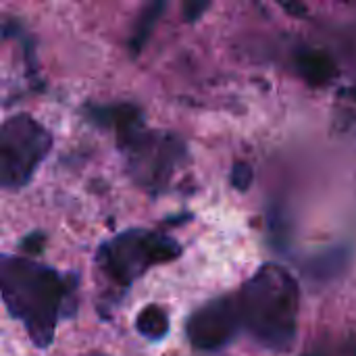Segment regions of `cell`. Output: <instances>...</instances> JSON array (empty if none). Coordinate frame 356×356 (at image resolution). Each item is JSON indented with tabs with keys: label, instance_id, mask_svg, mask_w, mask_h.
<instances>
[{
	"label": "cell",
	"instance_id": "10",
	"mask_svg": "<svg viewBox=\"0 0 356 356\" xmlns=\"http://www.w3.org/2000/svg\"><path fill=\"white\" fill-rule=\"evenodd\" d=\"M302 356H356V340L348 338L344 342H334L327 346H319L313 348L309 353H305Z\"/></svg>",
	"mask_w": 356,
	"mask_h": 356
},
{
	"label": "cell",
	"instance_id": "2",
	"mask_svg": "<svg viewBox=\"0 0 356 356\" xmlns=\"http://www.w3.org/2000/svg\"><path fill=\"white\" fill-rule=\"evenodd\" d=\"M88 119L117 134V146L125 159L129 177L152 194L165 190L188 161L186 142L173 131L146 129L136 104L90 106Z\"/></svg>",
	"mask_w": 356,
	"mask_h": 356
},
{
	"label": "cell",
	"instance_id": "14",
	"mask_svg": "<svg viewBox=\"0 0 356 356\" xmlns=\"http://www.w3.org/2000/svg\"><path fill=\"white\" fill-rule=\"evenodd\" d=\"M284 8L288 10V13H294L296 17H300V15H307V6L305 4H284Z\"/></svg>",
	"mask_w": 356,
	"mask_h": 356
},
{
	"label": "cell",
	"instance_id": "13",
	"mask_svg": "<svg viewBox=\"0 0 356 356\" xmlns=\"http://www.w3.org/2000/svg\"><path fill=\"white\" fill-rule=\"evenodd\" d=\"M211 6V2H188L186 6H184V19L188 21V23H194V21H198L202 15H204V10Z\"/></svg>",
	"mask_w": 356,
	"mask_h": 356
},
{
	"label": "cell",
	"instance_id": "12",
	"mask_svg": "<svg viewBox=\"0 0 356 356\" xmlns=\"http://www.w3.org/2000/svg\"><path fill=\"white\" fill-rule=\"evenodd\" d=\"M44 242H46V236L42 232H31L29 236H25L21 240V248L25 252H40L42 246H44Z\"/></svg>",
	"mask_w": 356,
	"mask_h": 356
},
{
	"label": "cell",
	"instance_id": "5",
	"mask_svg": "<svg viewBox=\"0 0 356 356\" xmlns=\"http://www.w3.org/2000/svg\"><path fill=\"white\" fill-rule=\"evenodd\" d=\"M52 148V134L31 115L6 117L0 127V184L4 190L25 188Z\"/></svg>",
	"mask_w": 356,
	"mask_h": 356
},
{
	"label": "cell",
	"instance_id": "3",
	"mask_svg": "<svg viewBox=\"0 0 356 356\" xmlns=\"http://www.w3.org/2000/svg\"><path fill=\"white\" fill-rule=\"evenodd\" d=\"M242 327L267 350H288L298 332L300 286L296 277L275 265H261L238 292Z\"/></svg>",
	"mask_w": 356,
	"mask_h": 356
},
{
	"label": "cell",
	"instance_id": "15",
	"mask_svg": "<svg viewBox=\"0 0 356 356\" xmlns=\"http://www.w3.org/2000/svg\"><path fill=\"white\" fill-rule=\"evenodd\" d=\"M340 94H344V96H353L356 100V88H350V90H342Z\"/></svg>",
	"mask_w": 356,
	"mask_h": 356
},
{
	"label": "cell",
	"instance_id": "6",
	"mask_svg": "<svg viewBox=\"0 0 356 356\" xmlns=\"http://www.w3.org/2000/svg\"><path fill=\"white\" fill-rule=\"evenodd\" d=\"M242 330L238 294H227L204 302L196 309L188 323L186 336L196 350L215 353L232 344Z\"/></svg>",
	"mask_w": 356,
	"mask_h": 356
},
{
	"label": "cell",
	"instance_id": "9",
	"mask_svg": "<svg viewBox=\"0 0 356 356\" xmlns=\"http://www.w3.org/2000/svg\"><path fill=\"white\" fill-rule=\"evenodd\" d=\"M165 8V2H154V4H148L142 15L138 17L136 25H134V31H131V42H129V50L131 54H140L142 48L146 46L150 33L154 31L159 19H161V13Z\"/></svg>",
	"mask_w": 356,
	"mask_h": 356
},
{
	"label": "cell",
	"instance_id": "4",
	"mask_svg": "<svg viewBox=\"0 0 356 356\" xmlns=\"http://www.w3.org/2000/svg\"><path fill=\"white\" fill-rule=\"evenodd\" d=\"M179 257L181 244L171 236L131 227L98 246L96 269L115 290H127L148 269L171 263Z\"/></svg>",
	"mask_w": 356,
	"mask_h": 356
},
{
	"label": "cell",
	"instance_id": "1",
	"mask_svg": "<svg viewBox=\"0 0 356 356\" xmlns=\"http://www.w3.org/2000/svg\"><path fill=\"white\" fill-rule=\"evenodd\" d=\"M75 273H63L29 257L2 254L0 292L6 311L17 319L33 346L48 348L54 342L56 325L63 317H73L77 309Z\"/></svg>",
	"mask_w": 356,
	"mask_h": 356
},
{
	"label": "cell",
	"instance_id": "7",
	"mask_svg": "<svg viewBox=\"0 0 356 356\" xmlns=\"http://www.w3.org/2000/svg\"><path fill=\"white\" fill-rule=\"evenodd\" d=\"M296 67H298V73L311 86H325L338 75L334 58L325 50H319V48L298 50L296 52Z\"/></svg>",
	"mask_w": 356,
	"mask_h": 356
},
{
	"label": "cell",
	"instance_id": "8",
	"mask_svg": "<svg viewBox=\"0 0 356 356\" xmlns=\"http://www.w3.org/2000/svg\"><path fill=\"white\" fill-rule=\"evenodd\" d=\"M136 332L150 340V342H161L169 334V317L159 305H148L144 307L138 317H136Z\"/></svg>",
	"mask_w": 356,
	"mask_h": 356
},
{
	"label": "cell",
	"instance_id": "11",
	"mask_svg": "<svg viewBox=\"0 0 356 356\" xmlns=\"http://www.w3.org/2000/svg\"><path fill=\"white\" fill-rule=\"evenodd\" d=\"M232 186L240 192L252 186V167L248 163H236L232 169Z\"/></svg>",
	"mask_w": 356,
	"mask_h": 356
}]
</instances>
